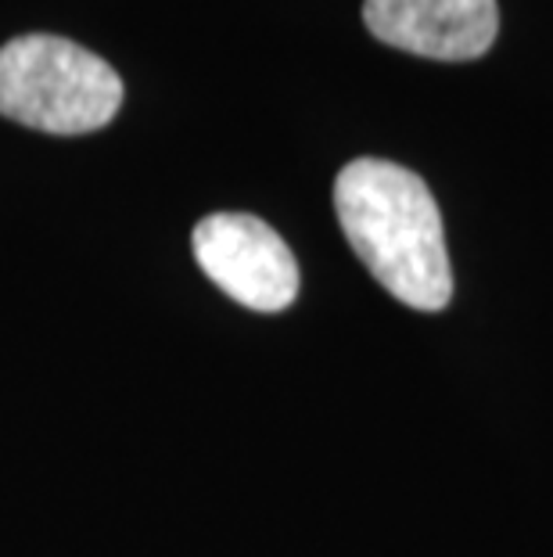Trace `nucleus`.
Returning <instances> with one entry per match:
<instances>
[{"instance_id": "1", "label": "nucleus", "mask_w": 553, "mask_h": 557, "mask_svg": "<svg viewBox=\"0 0 553 557\" xmlns=\"http://www.w3.org/2000/svg\"><path fill=\"white\" fill-rule=\"evenodd\" d=\"M335 212L370 277L410 310L439 313L453 299L439 206L414 170L356 159L335 181Z\"/></svg>"}, {"instance_id": "4", "label": "nucleus", "mask_w": 553, "mask_h": 557, "mask_svg": "<svg viewBox=\"0 0 553 557\" xmlns=\"http://www.w3.org/2000/svg\"><path fill=\"white\" fill-rule=\"evenodd\" d=\"M367 29L388 47L435 58V62H470L497 40V0H367Z\"/></svg>"}, {"instance_id": "2", "label": "nucleus", "mask_w": 553, "mask_h": 557, "mask_svg": "<svg viewBox=\"0 0 553 557\" xmlns=\"http://www.w3.org/2000/svg\"><path fill=\"white\" fill-rule=\"evenodd\" d=\"M120 104V73L87 47L51 33H29L0 47V115L11 123L76 137L109 126Z\"/></svg>"}, {"instance_id": "3", "label": "nucleus", "mask_w": 553, "mask_h": 557, "mask_svg": "<svg viewBox=\"0 0 553 557\" xmlns=\"http://www.w3.org/2000/svg\"><path fill=\"white\" fill-rule=\"evenodd\" d=\"M205 277L255 313H280L299 295V263L285 238L249 212H216L194 227Z\"/></svg>"}]
</instances>
